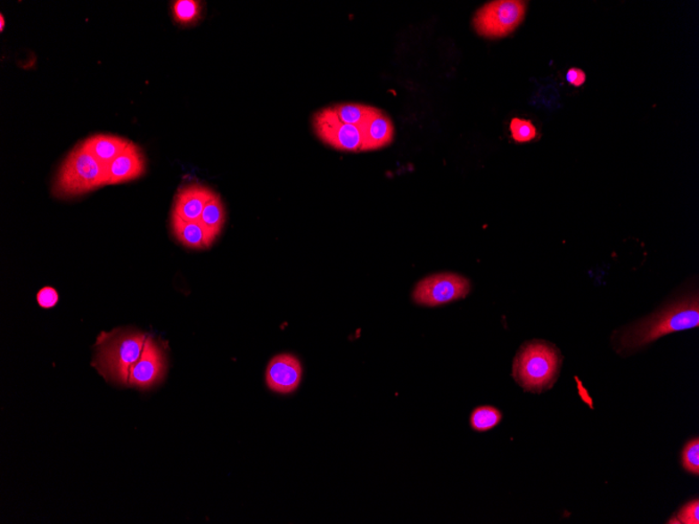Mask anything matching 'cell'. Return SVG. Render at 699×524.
I'll list each match as a JSON object with an SVG mask.
<instances>
[{
  "label": "cell",
  "mask_w": 699,
  "mask_h": 524,
  "mask_svg": "<svg viewBox=\"0 0 699 524\" xmlns=\"http://www.w3.org/2000/svg\"><path fill=\"white\" fill-rule=\"evenodd\" d=\"M215 192L206 186L189 185L180 189L175 198L173 213L186 221H197L201 218L204 208L215 196Z\"/></svg>",
  "instance_id": "cell-12"
},
{
  "label": "cell",
  "mask_w": 699,
  "mask_h": 524,
  "mask_svg": "<svg viewBox=\"0 0 699 524\" xmlns=\"http://www.w3.org/2000/svg\"><path fill=\"white\" fill-rule=\"evenodd\" d=\"M146 160L142 150L130 142L128 147L107 167V185L131 182L143 176Z\"/></svg>",
  "instance_id": "cell-10"
},
{
  "label": "cell",
  "mask_w": 699,
  "mask_h": 524,
  "mask_svg": "<svg viewBox=\"0 0 699 524\" xmlns=\"http://www.w3.org/2000/svg\"><path fill=\"white\" fill-rule=\"evenodd\" d=\"M166 373L165 354L152 337L147 336L141 358L130 370L128 387L149 389L162 381Z\"/></svg>",
  "instance_id": "cell-8"
},
{
  "label": "cell",
  "mask_w": 699,
  "mask_h": 524,
  "mask_svg": "<svg viewBox=\"0 0 699 524\" xmlns=\"http://www.w3.org/2000/svg\"><path fill=\"white\" fill-rule=\"evenodd\" d=\"M313 126L321 140L341 151H361V135L358 127L342 123L333 107L316 113Z\"/></svg>",
  "instance_id": "cell-7"
},
{
  "label": "cell",
  "mask_w": 699,
  "mask_h": 524,
  "mask_svg": "<svg viewBox=\"0 0 699 524\" xmlns=\"http://www.w3.org/2000/svg\"><path fill=\"white\" fill-rule=\"evenodd\" d=\"M677 523L698 524L699 523V503L698 499L686 504L678 514Z\"/></svg>",
  "instance_id": "cell-21"
},
{
  "label": "cell",
  "mask_w": 699,
  "mask_h": 524,
  "mask_svg": "<svg viewBox=\"0 0 699 524\" xmlns=\"http://www.w3.org/2000/svg\"><path fill=\"white\" fill-rule=\"evenodd\" d=\"M201 13V3L195 2V0H177L173 4L175 20L184 26L197 21Z\"/></svg>",
  "instance_id": "cell-18"
},
{
  "label": "cell",
  "mask_w": 699,
  "mask_h": 524,
  "mask_svg": "<svg viewBox=\"0 0 699 524\" xmlns=\"http://www.w3.org/2000/svg\"><path fill=\"white\" fill-rule=\"evenodd\" d=\"M302 365L298 358L281 354L270 360L267 370V382L271 390L289 394L298 389L302 379Z\"/></svg>",
  "instance_id": "cell-9"
},
{
  "label": "cell",
  "mask_w": 699,
  "mask_h": 524,
  "mask_svg": "<svg viewBox=\"0 0 699 524\" xmlns=\"http://www.w3.org/2000/svg\"><path fill=\"white\" fill-rule=\"evenodd\" d=\"M527 4L517 0H498L484 5L473 20L475 31L487 38H502L522 21Z\"/></svg>",
  "instance_id": "cell-5"
},
{
  "label": "cell",
  "mask_w": 699,
  "mask_h": 524,
  "mask_svg": "<svg viewBox=\"0 0 699 524\" xmlns=\"http://www.w3.org/2000/svg\"><path fill=\"white\" fill-rule=\"evenodd\" d=\"M566 80L576 87L583 86L587 80V76L584 71L580 69H571L566 74Z\"/></svg>",
  "instance_id": "cell-23"
},
{
  "label": "cell",
  "mask_w": 699,
  "mask_h": 524,
  "mask_svg": "<svg viewBox=\"0 0 699 524\" xmlns=\"http://www.w3.org/2000/svg\"><path fill=\"white\" fill-rule=\"evenodd\" d=\"M510 130L512 137L517 143H528L534 140L536 135H538L534 125L527 119H512Z\"/></svg>",
  "instance_id": "cell-19"
},
{
  "label": "cell",
  "mask_w": 699,
  "mask_h": 524,
  "mask_svg": "<svg viewBox=\"0 0 699 524\" xmlns=\"http://www.w3.org/2000/svg\"><path fill=\"white\" fill-rule=\"evenodd\" d=\"M337 118L342 123L358 126L373 111L374 107L360 104H346L333 107Z\"/></svg>",
  "instance_id": "cell-17"
},
{
  "label": "cell",
  "mask_w": 699,
  "mask_h": 524,
  "mask_svg": "<svg viewBox=\"0 0 699 524\" xmlns=\"http://www.w3.org/2000/svg\"><path fill=\"white\" fill-rule=\"evenodd\" d=\"M171 225L175 237L188 249L203 250L212 246L206 231L198 220L186 221L173 213Z\"/></svg>",
  "instance_id": "cell-14"
},
{
  "label": "cell",
  "mask_w": 699,
  "mask_h": 524,
  "mask_svg": "<svg viewBox=\"0 0 699 524\" xmlns=\"http://www.w3.org/2000/svg\"><path fill=\"white\" fill-rule=\"evenodd\" d=\"M470 282L456 274H439L427 276L415 287L413 299L415 304L437 307L467 297Z\"/></svg>",
  "instance_id": "cell-6"
},
{
  "label": "cell",
  "mask_w": 699,
  "mask_h": 524,
  "mask_svg": "<svg viewBox=\"0 0 699 524\" xmlns=\"http://www.w3.org/2000/svg\"><path fill=\"white\" fill-rule=\"evenodd\" d=\"M129 143L130 141L126 138L110 135H93L81 143L82 147L106 168L128 147Z\"/></svg>",
  "instance_id": "cell-13"
},
{
  "label": "cell",
  "mask_w": 699,
  "mask_h": 524,
  "mask_svg": "<svg viewBox=\"0 0 699 524\" xmlns=\"http://www.w3.org/2000/svg\"><path fill=\"white\" fill-rule=\"evenodd\" d=\"M503 414L496 407L480 406L470 415V425L475 431L491 430L501 423Z\"/></svg>",
  "instance_id": "cell-16"
},
{
  "label": "cell",
  "mask_w": 699,
  "mask_h": 524,
  "mask_svg": "<svg viewBox=\"0 0 699 524\" xmlns=\"http://www.w3.org/2000/svg\"><path fill=\"white\" fill-rule=\"evenodd\" d=\"M698 324V298L691 297L666 307L659 313L624 330L619 336V346L626 351H634L646 347L662 336L697 328Z\"/></svg>",
  "instance_id": "cell-1"
},
{
  "label": "cell",
  "mask_w": 699,
  "mask_h": 524,
  "mask_svg": "<svg viewBox=\"0 0 699 524\" xmlns=\"http://www.w3.org/2000/svg\"><path fill=\"white\" fill-rule=\"evenodd\" d=\"M105 185L107 168L80 143L60 168L53 185V195L60 199L74 198Z\"/></svg>",
  "instance_id": "cell-3"
},
{
  "label": "cell",
  "mask_w": 699,
  "mask_h": 524,
  "mask_svg": "<svg viewBox=\"0 0 699 524\" xmlns=\"http://www.w3.org/2000/svg\"><path fill=\"white\" fill-rule=\"evenodd\" d=\"M146 340V335L131 331L103 334L94 365L106 381L128 387L130 370L141 358Z\"/></svg>",
  "instance_id": "cell-2"
},
{
  "label": "cell",
  "mask_w": 699,
  "mask_h": 524,
  "mask_svg": "<svg viewBox=\"0 0 699 524\" xmlns=\"http://www.w3.org/2000/svg\"><path fill=\"white\" fill-rule=\"evenodd\" d=\"M37 302L41 308H53L59 302L58 292L52 287L42 288L37 294Z\"/></svg>",
  "instance_id": "cell-22"
},
{
  "label": "cell",
  "mask_w": 699,
  "mask_h": 524,
  "mask_svg": "<svg viewBox=\"0 0 699 524\" xmlns=\"http://www.w3.org/2000/svg\"><path fill=\"white\" fill-rule=\"evenodd\" d=\"M358 129L361 135V151L381 149L393 141L394 127L391 120L375 107L360 123Z\"/></svg>",
  "instance_id": "cell-11"
},
{
  "label": "cell",
  "mask_w": 699,
  "mask_h": 524,
  "mask_svg": "<svg viewBox=\"0 0 699 524\" xmlns=\"http://www.w3.org/2000/svg\"><path fill=\"white\" fill-rule=\"evenodd\" d=\"M4 15L2 14L0 15V29H2V32L4 31Z\"/></svg>",
  "instance_id": "cell-24"
},
{
  "label": "cell",
  "mask_w": 699,
  "mask_h": 524,
  "mask_svg": "<svg viewBox=\"0 0 699 524\" xmlns=\"http://www.w3.org/2000/svg\"><path fill=\"white\" fill-rule=\"evenodd\" d=\"M198 221L213 244L216 238H218L226 222L225 206H223L221 198L218 195H215L210 199Z\"/></svg>",
  "instance_id": "cell-15"
},
{
  "label": "cell",
  "mask_w": 699,
  "mask_h": 524,
  "mask_svg": "<svg viewBox=\"0 0 699 524\" xmlns=\"http://www.w3.org/2000/svg\"><path fill=\"white\" fill-rule=\"evenodd\" d=\"M560 367L557 349L545 342H531L518 352L514 364V376L527 391L541 393L552 387Z\"/></svg>",
  "instance_id": "cell-4"
},
{
  "label": "cell",
  "mask_w": 699,
  "mask_h": 524,
  "mask_svg": "<svg viewBox=\"0 0 699 524\" xmlns=\"http://www.w3.org/2000/svg\"><path fill=\"white\" fill-rule=\"evenodd\" d=\"M683 468L687 472L693 475L699 474V441L698 438H693L685 446L682 454Z\"/></svg>",
  "instance_id": "cell-20"
}]
</instances>
